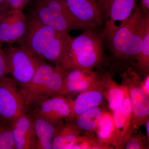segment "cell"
<instances>
[{
    "mask_svg": "<svg viewBox=\"0 0 149 149\" xmlns=\"http://www.w3.org/2000/svg\"><path fill=\"white\" fill-rule=\"evenodd\" d=\"M27 18V32L19 45L24 46L40 58L65 71L75 69L70 56L72 38L69 33L57 32L43 24L32 12Z\"/></svg>",
    "mask_w": 149,
    "mask_h": 149,
    "instance_id": "cell-1",
    "label": "cell"
},
{
    "mask_svg": "<svg viewBox=\"0 0 149 149\" xmlns=\"http://www.w3.org/2000/svg\"><path fill=\"white\" fill-rule=\"evenodd\" d=\"M67 72L59 67L51 66L43 60L29 83L19 88L27 109L29 107H37L53 96L67 95L64 86Z\"/></svg>",
    "mask_w": 149,
    "mask_h": 149,
    "instance_id": "cell-2",
    "label": "cell"
},
{
    "mask_svg": "<svg viewBox=\"0 0 149 149\" xmlns=\"http://www.w3.org/2000/svg\"><path fill=\"white\" fill-rule=\"evenodd\" d=\"M72 38L70 56L75 69L91 71L104 58L105 37L97 28H88Z\"/></svg>",
    "mask_w": 149,
    "mask_h": 149,
    "instance_id": "cell-3",
    "label": "cell"
},
{
    "mask_svg": "<svg viewBox=\"0 0 149 149\" xmlns=\"http://www.w3.org/2000/svg\"><path fill=\"white\" fill-rule=\"evenodd\" d=\"M144 14L141 8L137 6L130 17L107 41L115 57L120 59L137 58L143 46L140 25Z\"/></svg>",
    "mask_w": 149,
    "mask_h": 149,
    "instance_id": "cell-4",
    "label": "cell"
},
{
    "mask_svg": "<svg viewBox=\"0 0 149 149\" xmlns=\"http://www.w3.org/2000/svg\"><path fill=\"white\" fill-rule=\"evenodd\" d=\"M32 12L40 22L58 32L97 28L75 18L63 0H37Z\"/></svg>",
    "mask_w": 149,
    "mask_h": 149,
    "instance_id": "cell-5",
    "label": "cell"
},
{
    "mask_svg": "<svg viewBox=\"0 0 149 149\" xmlns=\"http://www.w3.org/2000/svg\"><path fill=\"white\" fill-rule=\"evenodd\" d=\"M3 50L13 79L19 88L27 85L44 60L24 46L7 45Z\"/></svg>",
    "mask_w": 149,
    "mask_h": 149,
    "instance_id": "cell-6",
    "label": "cell"
},
{
    "mask_svg": "<svg viewBox=\"0 0 149 149\" xmlns=\"http://www.w3.org/2000/svg\"><path fill=\"white\" fill-rule=\"evenodd\" d=\"M120 75L129 94L132 110L131 132L134 134L149 119V96L143 90L141 77L132 68Z\"/></svg>",
    "mask_w": 149,
    "mask_h": 149,
    "instance_id": "cell-7",
    "label": "cell"
},
{
    "mask_svg": "<svg viewBox=\"0 0 149 149\" xmlns=\"http://www.w3.org/2000/svg\"><path fill=\"white\" fill-rule=\"evenodd\" d=\"M13 79L0 81V121L12 124L27 108L20 88Z\"/></svg>",
    "mask_w": 149,
    "mask_h": 149,
    "instance_id": "cell-8",
    "label": "cell"
},
{
    "mask_svg": "<svg viewBox=\"0 0 149 149\" xmlns=\"http://www.w3.org/2000/svg\"><path fill=\"white\" fill-rule=\"evenodd\" d=\"M70 12L84 24L95 28L102 27L105 22L104 0H63Z\"/></svg>",
    "mask_w": 149,
    "mask_h": 149,
    "instance_id": "cell-9",
    "label": "cell"
},
{
    "mask_svg": "<svg viewBox=\"0 0 149 149\" xmlns=\"http://www.w3.org/2000/svg\"><path fill=\"white\" fill-rule=\"evenodd\" d=\"M27 28V18L22 10H8L0 22V45H20L26 35Z\"/></svg>",
    "mask_w": 149,
    "mask_h": 149,
    "instance_id": "cell-10",
    "label": "cell"
},
{
    "mask_svg": "<svg viewBox=\"0 0 149 149\" xmlns=\"http://www.w3.org/2000/svg\"><path fill=\"white\" fill-rule=\"evenodd\" d=\"M37 107L35 116L43 118L54 125H61L64 120L72 121V100L63 95L51 97Z\"/></svg>",
    "mask_w": 149,
    "mask_h": 149,
    "instance_id": "cell-11",
    "label": "cell"
},
{
    "mask_svg": "<svg viewBox=\"0 0 149 149\" xmlns=\"http://www.w3.org/2000/svg\"><path fill=\"white\" fill-rule=\"evenodd\" d=\"M137 1L104 0L106 16L103 33L107 41L117 29L116 22L120 23V26L130 17L137 6Z\"/></svg>",
    "mask_w": 149,
    "mask_h": 149,
    "instance_id": "cell-12",
    "label": "cell"
},
{
    "mask_svg": "<svg viewBox=\"0 0 149 149\" xmlns=\"http://www.w3.org/2000/svg\"><path fill=\"white\" fill-rule=\"evenodd\" d=\"M122 103L112 112L115 127L116 149H123L125 142L132 135V110L129 94L126 85L123 82Z\"/></svg>",
    "mask_w": 149,
    "mask_h": 149,
    "instance_id": "cell-13",
    "label": "cell"
},
{
    "mask_svg": "<svg viewBox=\"0 0 149 149\" xmlns=\"http://www.w3.org/2000/svg\"><path fill=\"white\" fill-rule=\"evenodd\" d=\"M16 149H35L36 135L33 119L25 112L12 123Z\"/></svg>",
    "mask_w": 149,
    "mask_h": 149,
    "instance_id": "cell-14",
    "label": "cell"
},
{
    "mask_svg": "<svg viewBox=\"0 0 149 149\" xmlns=\"http://www.w3.org/2000/svg\"><path fill=\"white\" fill-rule=\"evenodd\" d=\"M101 77L91 71L74 69L66 72L64 86L66 94L81 93L101 85Z\"/></svg>",
    "mask_w": 149,
    "mask_h": 149,
    "instance_id": "cell-15",
    "label": "cell"
},
{
    "mask_svg": "<svg viewBox=\"0 0 149 149\" xmlns=\"http://www.w3.org/2000/svg\"><path fill=\"white\" fill-rule=\"evenodd\" d=\"M104 99L102 84L80 93L74 101L72 100V121L83 113L100 107Z\"/></svg>",
    "mask_w": 149,
    "mask_h": 149,
    "instance_id": "cell-16",
    "label": "cell"
},
{
    "mask_svg": "<svg viewBox=\"0 0 149 149\" xmlns=\"http://www.w3.org/2000/svg\"><path fill=\"white\" fill-rule=\"evenodd\" d=\"M95 136L102 149H116L115 127L111 112L104 110Z\"/></svg>",
    "mask_w": 149,
    "mask_h": 149,
    "instance_id": "cell-17",
    "label": "cell"
},
{
    "mask_svg": "<svg viewBox=\"0 0 149 149\" xmlns=\"http://www.w3.org/2000/svg\"><path fill=\"white\" fill-rule=\"evenodd\" d=\"M33 123L36 135L35 149H52L57 125L36 116Z\"/></svg>",
    "mask_w": 149,
    "mask_h": 149,
    "instance_id": "cell-18",
    "label": "cell"
},
{
    "mask_svg": "<svg viewBox=\"0 0 149 149\" xmlns=\"http://www.w3.org/2000/svg\"><path fill=\"white\" fill-rule=\"evenodd\" d=\"M81 133L72 123L57 126L52 149H71L79 139Z\"/></svg>",
    "mask_w": 149,
    "mask_h": 149,
    "instance_id": "cell-19",
    "label": "cell"
},
{
    "mask_svg": "<svg viewBox=\"0 0 149 149\" xmlns=\"http://www.w3.org/2000/svg\"><path fill=\"white\" fill-rule=\"evenodd\" d=\"M101 77L105 98L108 102L111 112L120 106L123 99V85H118L113 79L111 73L102 75Z\"/></svg>",
    "mask_w": 149,
    "mask_h": 149,
    "instance_id": "cell-20",
    "label": "cell"
},
{
    "mask_svg": "<svg viewBox=\"0 0 149 149\" xmlns=\"http://www.w3.org/2000/svg\"><path fill=\"white\" fill-rule=\"evenodd\" d=\"M103 110L99 107L89 110L74 118L72 123L81 133L95 137V130Z\"/></svg>",
    "mask_w": 149,
    "mask_h": 149,
    "instance_id": "cell-21",
    "label": "cell"
},
{
    "mask_svg": "<svg viewBox=\"0 0 149 149\" xmlns=\"http://www.w3.org/2000/svg\"><path fill=\"white\" fill-rule=\"evenodd\" d=\"M143 39L142 49L136 60V66L141 71L148 73L149 70V15L144 14L141 22Z\"/></svg>",
    "mask_w": 149,
    "mask_h": 149,
    "instance_id": "cell-22",
    "label": "cell"
},
{
    "mask_svg": "<svg viewBox=\"0 0 149 149\" xmlns=\"http://www.w3.org/2000/svg\"><path fill=\"white\" fill-rule=\"evenodd\" d=\"M0 149H16L11 124L0 121Z\"/></svg>",
    "mask_w": 149,
    "mask_h": 149,
    "instance_id": "cell-23",
    "label": "cell"
},
{
    "mask_svg": "<svg viewBox=\"0 0 149 149\" xmlns=\"http://www.w3.org/2000/svg\"><path fill=\"white\" fill-rule=\"evenodd\" d=\"M148 141L141 133L131 135L125 142L123 148L126 149H148Z\"/></svg>",
    "mask_w": 149,
    "mask_h": 149,
    "instance_id": "cell-24",
    "label": "cell"
},
{
    "mask_svg": "<svg viewBox=\"0 0 149 149\" xmlns=\"http://www.w3.org/2000/svg\"><path fill=\"white\" fill-rule=\"evenodd\" d=\"M30 1V0H3L0 6L6 11L11 9L22 10Z\"/></svg>",
    "mask_w": 149,
    "mask_h": 149,
    "instance_id": "cell-25",
    "label": "cell"
},
{
    "mask_svg": "<svg viewBox=\"0 0 149 149\" xmlns=\"http://www.w3.org/2000/svg\"><path fill=\"white\" fill-rule=\"evenodd\" d=\"M2 47V46L0 45V81L9 73V70L5 54Z\"/></svg>",
    "mask_w": 149,
    "mask_h": 149,
    "instance_id": "cell-26",
    "label": "cell"
},
{
    "mask_svg": "<svg viewBox=\"0 0 149 149\" xmlns=\"http://www.w3.org/2000/svg\"><path fill=\"white\" fill-rule=\"evenodd\" d=\"M141 8L146 15H149V0H141Z\"/></svg>",
    "mask_w": 149,
    "mask_h": 149,
    "instance_id": "cell-27",
    "label": "cell"
},
{
    "mask_svg": "<svg viewBox=\"0 0 149 149\" xmlns=\"http://www.w3.org/2000/svg\"><path fill=\"white\" fill-rule=\"evenodd\" d=\"M149 75L148 74L146 79L143 81H142V88L143 90L146 92L147 95L149 96Z\"/></svg>",
    "mask_w": 149,
    "mask_h": 149,
    "instance_id": "cell-28",
    "label": "cell"
},
{
    "mask_svg": "<svg viewBox=\"0 0 149 149\" xmlns=\"http://www.w3.org/2000/svg\"><path fill=\"white\" fill-rule=\"evenodd\" d=\"M146 125V138L147 140L149 142V119L147 120L145 124Z\"/></svg>",
    "mask_w": 149,
    "mask_h": 149,
    "instance_id": "cell-29",
    "label": "cell"
},
{
    "mask_svg": "<svg viewBox=\"0 0 149 149\" xmlns=\"http://www.w3.org/2000/svg\"><path fill=\"white\" fill-rule=\"evenodd\" d=\"M7 11L5 10L3 8L0 6V22L1 20L3 18V17L4 15L6 12Z\"/></svg>",
    "mask_w": 149,
    "mask_h": 149,
    "instance_id": "cell-30",
    "label": "cell"
},
{
    "mask_svg": "<svg viewBox=\"0 0 149 149\" xmlns=\"http://www.w3.org/2000/svg\"><path fill=\"white\" fill-rule=\"evenodd\" d=\"M3 0H0V5L2 4L3 2Z\"/></svg>",
    "mask_w": 149,
    "mask_h": 149,
    "instance_id": "cell-31",
    "label": "cell"
}]
</instances>
